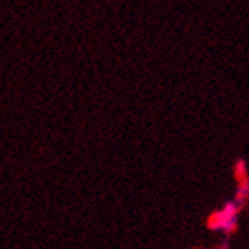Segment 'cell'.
<instances>
[{
	"label": "cell",
	"instance_id": "7a4b0ae2",
	"mask_svg": "<svg viewBox=\"0 0 249 249\" xmlns=\"http://www.w3.org/2000/svg\"><path fill=\"white\" fill-rule=\"evenodd\" d=\"M248 197H249V182L248 180H242L239 185V191L235 194V201L239 203L240 207H244V203L248 201Z\"/></svg>",
	"mask_w": 249,
	"mask_h": 249
},
{
	"label": "cell",
	"instance_id": "6da1fadb",
	"mask_svg": "<svg viewBox=\"0 0 249 249\" xmlns=\"http://www.w3.org/2000/svg\"><path fill=\"white\" fill-rule=\"evenodd\" d=\"M240 205L235 199L224 203V207L212 213V217L208 219V228L215 230V231H223L224 235H231L237 228V221H239Z\"/></svg>",
	"mask_w": 249,
	"mask_h": 249
},
{
	"label": "cell",
	"instance_id": "3957f363",
	"mask_svg": "<svg viewBox=\"0 0 249 249\" xmlns=\"http://www.w3.org/2000/svg\"><path fill=\"white\" fill-rule=\"evenodd\" d=\"M235 173H237V177H244L246 175V164H244V160H239L237 162V166H235Z\"/></svg>",
	"mask_w": 249,
	"mask_h": 249
}]
</instances>
